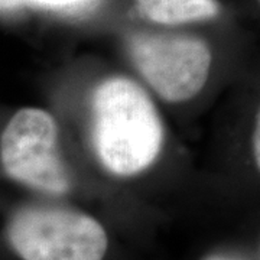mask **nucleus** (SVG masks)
<instances>
[{"label":"nucleus","instance_id":"nucleus-1","mask_svg":"<svg viewBox=\"0 0 260 260\" xmlns=\"http://www.w3.org/2000/svg\"><path fill=\"white\" fill-rule=\"evenodd\" d=\"M93 143L100 162L117 177L138 175L156 160L164 145V126L139 84L112 77L95 88Z\"/></svg>","mask_w":260,"mask_h":260},{"label":"nucleus","instance_id":"nucleus-2","mask_svg":"<svg viewBox=\"0 0 260 260\" xmlns=\"http://www.w3.org/2000/svg\"><path fill=\"white\" fill-rule=\"evenodd\" d=\"M18 260H107L110 239L91 215L58 208H26L6 227Z\"/></svg>","mask_w":260,"mask_h":260},{"label":"nucleus","instance_id":"nucleus-3","mask_svg":"<svg viewBox=\"0 0 260 260\" xmlns=\"http://www.w3.org/2000/svg\"><path fill=\"white\" fill-rule=\"evenodd\" d=\"M0 162L8 177L42 192L67 194L71 188L58 148V126L42 109L13 114L0 138Z\"/></svg>","mask_w":260,"mask_h":260},{"label":"nucleus","instance_id":"nucleus-4","mask_svg":"<svg viewBox=\"0 0 260 260\" xmlns=\"http://www.w3.org/2000/svg\"><path fill=\"white\" fill-rule=\"evenodd\" d=\"M129 51L149 85L172 103L200 93L213 62L208 44L186 35H136L130 39Z\"/></svg>","mask_w":260,"mask_h":260},{"label":"nucleus","instance_id":"nucleus-5","mask_svg":"<svg viewBox=\"0 0 260 260\" xmlns=\"http://www.w3.org/2000/svg\"><path fill=\"white\" fill-rule=\"evenodd\" d=\"M139 12L160 25H182L220 15L218 0H136Z\"/></svg>","mask_w":260,"mask_h":260},{"label":"nucleus","instance_id":"nucleus-6","mask_svg":"<svg viewBox=\"0 0 260 260\" xmlns=\"http://www.w3.org/2000/svg\"><path fill=\"white\" fill-rule=\"evenodd\" d=\"M23 2H34V3L49 6V8H70L73 5L80 3L81 0H23Z\"/></svg>","mask_w":260,"mask_h":260},{"label":"nucleus","instance_id":"nucleus-7","mask_svg":"<svg viewBox=\"0 0 260 260\" xmlns=\"http://www.w3.org/2000/svg\"><path fill=\"white\" fill-rule=\"evenodd\" d=\"M254 136H253V155H254V160L259 167L260 162V153H259V135H260V126H259V119H257V124L254 127Z\"/></svg>","mask_w":260,"mask_h":260},{"label":"nucleus","instance_id":"nucleus-8","mask_svg":"<svg viewBox=\"0 0 260 260\" xmlns=\"http://www.w3.org/2000/svg\"><path fill=\"white\" fill-rule=\"evenodd\" d=\"M25 2L23 0H0V10L2 12H9L20 8Z\"/></svg>","mask_w":260,"mask_h":260},{"label":"nucleus","instance_id":"nucleus-9","mask_svg":"<svg viewBox=\"0 0 260 260\" xmlns=\"http://www.w3.org/2000/svg\"><path fill=\"white\" fill-rule=\"evenodd\" d=\"M205 260H242L239 257H233V256H227V254H213Z\"/></svg>","mask_w":260,"mask_h":260}]
</instances>
